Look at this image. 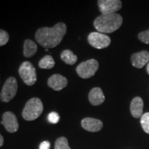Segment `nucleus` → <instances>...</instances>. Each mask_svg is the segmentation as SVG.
I'll return each instance as SVG.
<instances>
[{
  "instance_id": "obj_10",
  "label": "nucleus",
  "mask_w": 149,
  "mask_h": 149,
  "mask_svg": "<svg viewBox=\"0 0 149 149\" xmlns=\"http://www.w3.org/2000/svg\"><path fill=\"white\" fill-rule=\"evenodd\" d=\"M68 80L64 76L59 74H55L48 79V86L55 91H59L66 87Z\"/></svg>"
},
{
  "instance_id": "obj_13",
  "label": "nucleus",
  "mask_w": 149,
  "mask_h": 149,
  "mask_svg": "<svg viewBox=\"0 0 149 149\" xmlns=\"http://www.w3.org/2000/svg\"><path fill=\"white\" fill-rule=\"evenodd\" d=\"M131 115L135 118H140L143 115L144 110V102L140 97H135L132 100L130 106Z\"/></svg>"
},
{
  "instance_id": "obj_3",
  "label": "nucleus",
  "mask_w": 149,
  "mask_h": 149,
  "mask_svg": "<svg viewBox=\"0 0 149 149\" xmlns=\"http://www.w3.org/2000/svg\"><path fill=\"white\" fill-rule=\"evenodd\" d=\"M44 111L42 100L33 97L27 102L22 111V117L26 121H33L38 118Z\"/></svg>"
},
{
  "instance_id": "obj_24",
  "label": "nucleus",
  "mask_w": 149,
  "mask_h": 149,
  "mask_svg": "<svg viewBox=\"0 0 149 149\" xmlns=\"http://www.w3.org/2000/svg\"><path fill=\"white\" fill-rule=\"evenodd\" d=\"M3 143H4V139H3V136L1 135V133H0V147L3 146Z\"/></svg>"
},
{
  "instance_id": "obj_2",
  "label": "nucleus",
  "mask_w": 149,
  "mask_h": 149,
  "mask_svg": "<svg viewBox=\"0 0 149 149\" xmlns=\"http://www.w3.org/2000/svg\"><path fill=\"white\" fill-rule=\"evenodd\" d=\"M123 18L120 14L113 13L101 15L94 21V26L99 33H111L119 29L122 26Z\"/></svg>"
},
{
  "instance_id": "obj_18",
  "label": "nucleus",
  "mask_w": 149,
  "mask_h": 149,
  "mask_svg": "<svg viewBox=\"0 0 149 149\" xmlns=\"http://www.w3.org/2000/svg\"><path fill=\"white\" fill-rule=\"evenodd\" d=\"M55 149H70L68 146V139L64 137H59L55 141Z\"/></svg>"
},
{
  "instance_id": "obj_16",
  "label": "nucleus",
  "mask_w": 149,
  "mask_h": 149,
  "mask_svg": "<svg viewBox=\"0 0 149 149\" xmlns=\"http://www.w3.org/2000/svg\"><path fill=\"white\" fill-rule=\"evenodd\" d=\"M60 57L61 60L68 65H73L77 61V56L74 55L72 51L68 49L64 50L61 52Z\"/></svg>"
},
{
  "instance_id": "obj_25",
  "label": "nucleus",
  "mask_w": 149,
  "mask_h": 149,
  "mask_svg": "<svg viewBox=\"0 0 149 149\" xmlns=\"http://www.w3.org/2000/svg\"><path fill=\"white\" fill-rule=\"evenodd\" d=\"M146 70H147V72H148V74H149V62L147 64V66H146Z\"/></svg>"
},
{
  "instance_id": "obj_1",
  "label": "nucleus",
  "mask_w": 149,
  "mask_h": 149,
  "mask_svg": "<svg viewBox=\"0 0 149 149\" xmlns=\"http://www.w3.org/2000/svg\"><path fill=\"white\" fill-rule=\"evenodd\" d=\"M67 31L66 25L63 22L56 24L53 27L40 28L35 33V40L46 48H53L60 44Z\"/></svg>"
},
{
  "instance_id": "obj_11",
  "label": "nucleus",
  "mask_w": 149,
  "mask_h": 149,
  "mask_svg": "<svg viewBox=\"0 0 149 149\" xmlns=\"http://www.w3.org/2000/svg\"><path fill=\"white\" fill-rule=\"evenodd\" d=\"M84 129L89 132H98L103 127V123L97 119L86 117L81 122Z\"/></svg>"
},
{
  "instance_id": "obj_8",
  "label": "nucleus",
  "mask_w": 149,
  "mask_h": 149,
  "mask_svg": "<svg viewBox=\"0 0 149 149\" xmlns=\"http://www.w3.org/2000/svg\"><path fill=\"white\" fill-rule=\"evenodd\" d=\"M97 4L102 15L116 13L122 7V1L120 0H99Z\"/></svg>"
},
{
  "instance_id": "obj_20",
  "label": "nucleus",
  "mask_w": 149,
  "mask_h": 149,
  "mask_svg": "<svg viewBox=\"0 0 149 149\" xmlns=\"http://www.w3.org/2000/svg\"><path fill=\"white\" fill-rule=\"evenodd\" d=\"M9 34L3 29H0V46L6 45L9 41Z\"/></svg>"
},
{
  "instance_id": "obj_22",
  "label": "nucleus",
  "mask_w": 149,
  "mask_h": 149,
  "mask_svg": "<svg viewBox=\"0 0 149 149\" xmlns=\"http://www.w3.org/2000/svg\"><path fill=\"white\" fill-rule=\"evenodd\" d=\"M139 40L144 44H149V30L139 33Z\"/></svg>"
},
{
  "instance_id": "obj_23",
  "label": "nucleus",
  "mask_w": 149,
  "mask_h": 149,
  "mask_svg": "<svg viewBox=\"0 0 149 149\" xmlns=\"http://www.w3.org/2000/svg\"><path fill=\"white\" fill-rule=\"evenodd\" d=\"M51 147V143L48 141H42L40 145V149H50Z\"/></svg>"
},
{
  "instance_id": "obj_14",
  "label": "nucleus",
  "mask_w": 149,
  "mask_h": 149,
  "mask_svg": "<svg viewBox=\"0 0 149 149\" xmlns=\"http://www.w3.org/2000/svg\"><path fill=\"white\" fill-rule=\"evenodd\" d=\"M88 100L92 105L99 106L105 101V96L101 88L95 87L91 90L88 95Z\"/></svg>"
},
{
  "instance_id": "obj_7",
  "label": "nucleus",
  "mask_w": 149,
  "mask_h": 149,
  "mask_svg": "<svg viewBox=\"0 0 149 149\" xmlns=\"http://www.w3.org/2000/svg\"><path fill=\"white\" fill-rule=\"evenodd\" d=\"M88 41L93 47L97 49L107 48L111 43V38L108 35L99 32L90 33L88 36Z\"/></svg>"
},
{
  "instance_id": "obj_15",
  "label": "nucleus",
  "mask_w": 149,
  "mask_h": 149,
  "mask_svg": "<svg viewBox=\"0 0 149 149\" xmlns=\"http://www.w3.org/2000/svg\"><path fill=\"white\" fill-rule=\"evenodd\" d=\"M37 51V46L35 42L31 40H26L24 43V55L26 57H31Z\"/></svg>"
},
{
  "instance_id": "obj_6",
  "label": "nucleus",
  "mask_w": 149,
  "mask_h": 149,
  "mask_svg": "<svg viewBox=\"0 0 149 149\" xmlns=\"http://www.w3.org/2000/svg\"><path fill=\"white\" fill-rule=\"evenodd\" d=\"M18 84L15 77H10L3 86L0 93V100L3 102H9L15 97L17 92Z\"/></svg>"
},
{
  "instance_id": "obj_5",
  "label": "nucleus",
  "mask_w": 149,
  "mask_h": 149,
  "mask_svg": "<svg viewBox=\"0 0 149 149\" xmlns=\"http://www.w3.org/2000/svg\"><path fill=\"white\" fill-rule=\"evenodd\" d=\"M98 68V61L95 59H91L78 65L76 68V72L80 77L88 79L95 75Z\"/></svg>"
},
{
  "instance_id": "obj_4",
  "label": "nucleus",
  "mask_w": 149,
  "mask_h": 149,
  "mask_svg": "<svg viewBox=\"0 0 149 149\" xmlns=\"http://www.w3.org/2000/svg\"><path fill=\"white\" fill-rule=\"evenodd\" d=\"M19 74L27 86L34 85L37 81L35 68L30 61H24L19 68Z\"/></svg>"
},
{
  "instance_id": "obj_9",
  "label": "nucleus",
  "mask_w": 149,
  "mask_h": 149,
  "mask_svg": "<svg viewBox=\"0 0 149 149\" xmlns=\"http://www.w3.org/2000/svg\"><path fill=\"white\" fill-rule=\"evenodd\" d=\"M1 124L3 125L8 133H13L17 131L19 123L16 115L10 111H6L2 115Z\"/></svg>"
},
{
  "instance_id": "obj_12",
  "label": "nucleus",
  "mask_w": 149,
  "mask_h": 149,
  "mask_svg": "<svg viewBox=\"0 0 149 149\" xmlns=\"http://www.w3.org/2000/svg\"><path fill=\"white\" fill-rule=\"evenodd\" d=\"M131 62L135 68H143V66L149 62V53L146 51H143L134 53L131 56Z\"/></svg>"
},
{
  "instance_id": "obj_19",
  "label": "nucleus",
  "mask_w": 149,
  "mask_h": 149,
  "mask_svg": "<svg viewBox=\"0 0 149 149\" xmlns=\"http://www.w3.org/2000/svg\"><path fill=\"white\" fill-rule=\"evenodd\" d=\"M140 123L143 130L146 133L149 134V113H146L143 114L141 117Z\"/></svg>"
},
{
  "instance_id": "obj_17",
  "label": "nucleus",
  "mask_w": 149,
  "mask_h": 149,
  "mask_svg": "<svg viewBox=\"0 0 149 149\" xmlns=\"http://www.w3.org/2000/svg\"><path fill=\"white\" fill-rule=\"evenodd\" d=\"M55 65L53 57L51 55H46L39 61V67L42 69H51Z\"/></svg>"
},
{
  "instance_id": "obj_21",
  "label": "nucleus",
  "mask_w": 149,
  "mask_h": 149,
  "mask_svg": "<svg viewBox=\"0 0 149 149\" xmlns=\"http://www.w3.org/2000/svg\"><path fill=\"white\" fill-rule=\"evenodd\" d=\"M59 115L56 112H51L49 113V115H48V122L51 124H57L59 121Z\"/></svg>"
}]
</instances>
